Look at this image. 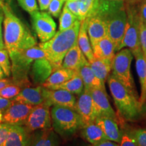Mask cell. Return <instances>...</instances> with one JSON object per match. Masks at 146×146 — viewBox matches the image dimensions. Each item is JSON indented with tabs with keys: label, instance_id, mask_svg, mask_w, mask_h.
<instances>
[{
	"label": "cell",
	"instance_id": "cell-1",
	"mask_svg": "<svg viewBox=\"0 0 146 146\" xmlns=\"http://www.w3.org/2000/svg\"><path fill=\"white\" fill-rule=\"evenodd\" d=\"M4 16V44L9 54L35 46L36 39L30 29L16 16L8 3L0 0Z\"/></svg>",
	"mask_w": 146,
	"mask_h": 146
},
{
	"label": "cell",
	"instance_id": "cell-2",
	"mask_svg": "<svg viewBox=\"0 0 146 146\" xmlns=\"http://www.w3.org/2000/svg\"><path fill=\"white\" fill-rule=\"evenodd\" d=\"M98 7L104 15L107 25L108 36L115 46V51L121 50L125 35L127 15L125 3L123 1L99 0Z\"/></svg>",
	"mask_w": 146,
	"mask_h": 146
},
{
	"label": "cell",
	"instance_id": "cell-3",
	"mask_svg": "<svg viewBox=\"0 0 146 146\" xmlns=\"http://www.w3.org/2000/svg\"><path fill=\"white\" fill-rule=\"evenodd\" d=\"M80 26L81 21L78 20L70 28L59 31L49 41L39 44L46 54V58L52 64L53 70L61 67L66 53L77 42Z\"/></svg>",
	"mask_w": 146,
	"mask_h": 146
},
{
	"label": "cell",
	"instance_id": "cell-4",
	"mask_svg": "<svg viewBox=\"0 0 146 146\" xmlns=\"http://www.w3.org/2000/svg\"><path fill=\"white\" fill-rule=\"evenodd\" d=\"M107 81L119 114L129 121L135 120L140 116L142 110L136 93L128 89L112 74L108 76Z\"/></svg>",
	"mask_w": 146,
	"mask_h": 146
},
{
	"label": "cell",
	"instance_id": "cell-5",
	"mask_svg": "<svg viewBox=\"0 0 146 146\" xmlns=\"http://www.w3.org/2000/svg\"><path fill=\"white\" fill-rule=\"evenodd\" d=\"M11 59V72L14 83L21 87L27 85L28 72L34 61L46 58V54L39 46H34L27 50L16 52L9 54Z\"/></svg>",
	"mask_w": 146,
	"mask_h": 146
},
{
	"label": "cell",
	"instance_id": "cell-6",
	"mask_svg": "<svg viewBox=\"0 0 146 146\" xmlns=\"http://www.w3.org/2000/svg\"><path fill=\"white\" fill-rule=\"evenodd\" d=\"M50 112L54 130L60 135L70 136L83 127L81 118L74 109L54 106Z\"/></svg>",
	"mask_w": 146,
	"mask_h": 146
},
{
	"label": "cell",
	"instance_id": "cell-7",
	"mask_svg": "<svg viewBox=\"0 0 146 146\" xmlns=\"http://www.w3.org/2000/svg\"><path fill=\"white\" fill-rule=\"evenodd\" d=\"M139 3H125L127 21L125 35L121 45V50L125 47H128L131 51L132 54L141 47L139 37L140 26L141 22Z\"/></svg>",
	"mask_w": 146,
	"mask_h": 146
},
{
	"label": "cell",
	"instance_id": "cell-8",
	"mask_svg": "<svg viewBox=\"0 0 146 146\" xmlns=\"http://www.w3.org/2000/svg\"><path fill=\"white\" fill-rule=\"evenodd\" d=\"M133 55L129 48H123L114 55L112 62V74L133 92L135 90L134 81L131 71Z\"/></svg>",
	"mask_w": 146,
	"mask_h": 146
},
{
	"label": "cell",
	"instance_id": "cell-9",
	"mask_svg": "<svg viewBox=\"0 0 146 146\" xmlns=\"http://www.w3.org/2000/svg\"><path fill=\"white\" fill-rule=\"evenodd\" d=\"M85 19L87 21V33L92 47L100 40L108 36L106 22L98 4Z\"/></svg>",
	"mask_w": 146,
	"mask_h": 146
},
{
	"label": "cell",
	"instance_id": "cell-10",
	"mask_svg": "<svg viewBox=\"0 0 146 146\" xmlns=\"http://www.w3.org/2000/svg\"><path fill=\"white\" fill-rule=\"evenodd\" d=\"M50 107L44 103L33 107L25 123L29 133L52 128Z\"/></svg>",
	"mask_w": 146,
	"mask_h": 146
},
{
	"label": "cell",
	"instance_id": "cell-11",
	"mask_svg": "<svg viewBox=\"0 0 146 146\" xmlns=\"http://www.w3.org/2000/svg\"><path fill=\"white\" fill-rule=\"evenodd\" d=\"M31 16L33 27L41 43L52 39L56 33V25L50 14L45 12H36Z\"/></svg>",
	"mask_w": 146,
	"mask_h": 146
},
{
	"label": "cell",
	"instance_id": "cell-12",
	"mask_svg": "<svg viewBox=\"0 0 146 146\" xmlns=\"http://www.w3.org/2000/svg\"><path fill=\"white\" fill-rule=\"evenodd\" d=\"M44 104L49 106L52 105L68 107L75 110L76 100L74 95L63 89H47L43 87Z\"/></svg>",
	"mask_w": 146,
	"mask_h": 146
},
{
	"label": "cell",
	"instance_id": "cell-13",
	"mask_svg": "<svg viewBox=\"0 0 146 146\" xmlns=\"http://www.w3.org/2000/svg\"><path fill=\"white\" fill-rule=\"evenodd\" d=\"M75 110L81 118L83 127L94 123L96 120L94 101L89 89L84 88L76 102Z\"/></svg>",
	"mask_w": 146,
	"mask_h": 146
},
{
	"label": "cell",
	"instance_id": "cell-14",
	"mask_svg": "<svg viewBox=\"0 0 146 146\" xmlns=\"http://www.w3.org/2000/svg\"><path fill=\"white\" fill-rule=\"evenodd\" d=\"M90 91L94 101L96 118L106 116L116 120V115L110 104L105 89H92Z\"/></svg>",
	"mask_w": 146,
	"mask_h": 146
},
{
	"label": "cell",
	"instance_id": "cell-15",
	"mask_svg": "<svg viewBox=\"0 0 146 146\" xmlns=\"http://www.w3.org/2000/svg\"><path fill=\"white\" fill-rule=\"evenodd\" d=\"M33 107L27 104L14 101L3 114L2 122L10 125H20L26 121Z\"/></svg>",
	"mask_w": 146,
	"mask_h": 146
},
{
	"label": "cell",
	"instance_id": "cell-16",
	"mask_svg": "<svg viewBox=\"0 0 146 146\" xmlns=\"http://www.w3.org/2000/svg\"><path fill=\"white\" fill-rule=\"evenodd\" d=\"M94 122L101 128L107 140L120 143L123 132L118 128L116 120L106 116H100L97 117Z\"/></svg>",
	"mask_w": 146,
	"mask_h": 146
},
{
	"label": "cell",
	"instance_id": "cell-17",
	"mask_svg": "<svg viewBox=\"0 0 146 146\" xmlns=\"http://www.w3.org/2000/svg\"><path fill=\"white\" fill-rule=\"evenodd\" d=\"M136 60V70L141 85V96L139 103L143 106L146 102V53L141 47L137 51L133 53Z\"/></svg>",
	"mask_w": 146,
	"mask_h": 146
},
{
	"label": "cell",
	"instance_id": "cell-18",
	"mask_svg": "<svg viewBox=\"0 0 146 146\" xmlns=\"http://www.w3.org/2000/svg\"><path fill=\"white\" fill-rule=\"evenodd\" d=\"M37 131L29 137L27 146H59V138L52 128Z\"/></svg>",
	"mask_w": 146,
	"mask_h": 146
},
{
	"label": "cell",
	"instance_id": "cell-19",
	"mask_svg": "<svg viewBox=\"0 0 146 146\" xmlns=\"http://www.w3.org/2000/svg\"><path fill=\"white\" fill-rule=\"evenodd\" d=\"M43 87L38 86L36 87H25L21 91L19 94L13 100L14 102H22L27 104L37 106L44 103L45 99L43 96Z\"/></svg>",
	"mask_w": 146,
	"mask_h": 146
},
{
	"label": "cell",
	"instance_id": "cell-20",
	"mask_svg": "<svg viewBox=\"0 0 146 146\" xmlns=\"http://www.w3.org/2000/svg\"><path fill=\"white\" fill-rule=\"evenodd\" d=\"M87 62H88V60L82 52L78 43L76 42L66 53L63 59L61 67L72 69L74 70H78Z\"/></svg>",
	"mask_w": 146,
	"mask_h": 146
},
{
	"label": "cell",
	"instance_id": "cell-21",
	"mask_svg": "<svg viewBox=\"0 0 146 146\" xmlns=\"http://www.w3.org/2000/svg\"><path fill=\"white\" fill-rule=\"evenodd\" d=\"M29 137L25 127L20 125H11L3 146H27Z\"/></svg>",
	"mask_w": 146,
	"mask_h": 146
},
{
	"label": "cell",
	"instance_id": "cell-22",
	"mask_svg": "<svg viewBox=\"0 0 146 146\" xmlns=\"http://www.w3.org/2000/svg\"><path fill=\"white\" fill-rule=\"evenodd\" d=\"M52 72V66L47 58L36 60L31 68L32 78L35 83L43 84Z\"/></svg>",
	"mask_w": 146,
	"mask_h": 146
},
{
	"label": "cell",
	"instance_id": "cell-23",
	"mask_svg": "<svg viewBox=\"0 0 146 146\" xmlns=\"http://www.w3.org/2000/svg\"><path fill=\"white\" fill-rule=\"evenodd\" d=\"M94 58L112 62L115 55V46L114 43L108 36L100 40L92 46Z\"/></svg>",
	"mask_w": 146,
	"mask_h": 146
},
{
	"label": "cell",
	"instance_id": "cell-24",
	"mask_svg": "<svg viewBox=\"0 0 146 146\" xmlns=\"http://www.w3.org/2000/svg\"><path fill=\"white\" fill-rule=\"evenodd\" d=\"M76 71L77 70L62 68V67L55 69L46 81L42 84V87L45 89H49L55 85L65 83L70 80L75 74Z\"/></svg>",
	"mask_w": 146,
	"mask_h": 146
},
{
	"label": "cell",
	"instance_id": "cell-25",
	"mask_svg": "<svg viewBox=\"0 0 146 146\" xmlns=\"http://www.w3.org/2000/svg\"><path fill=\"white\" fill-rule=\"evenodd\" d=\"M78 72L83 80L85 89L89 90L96 88L105 89V84L102 83L93 72L89 61L82 66Z\"/></svg>",
	"mask_w": 146,
	"mask_h": 146
},
{
	"label": "cell",
	"instance_id": "cell-26",
	"mask_svg": "<svg viewBox=\"0 0 146 146\" xmlns=\"http://www.w3.org/2000/svg\"><path fill=\"white\" fill-rule=\"evenodd\" d=\"M77 43L80 49L85 56L90 62L94 58L93 49L91 47L90 40L87 33V19L81 21L79 32H78Z\"/></svg>",
	"mask_w": 146,
	"mask_h": 146
},
{
	"label": "cell",
	"instance_id": "cell-27",
	"mask_svg": "<svg viewBox=\"0 0 146 146\" xmlns=\"http://www.w3.org/2000/svg\"><path fill=\"white\" fill-rule=\"evenodd\" d=\"M89 64L96 76L105 84L112 70V62L94 58L89 62Z\"/></svg>",
	"mask_w": 146,
	"mask_h": 146
},
{
	"label": "cell",
	"instance_id": "cell-28",
	"mask_svg": "<svg viewBox=\"0 0 146 146\" xmlns=\"http://www.w3.org/2000/svg\"><path fill=\"white\" fill-rule=\"evenodd\" d=\"M82 133L84 138L92 145L107 140L101 128L95 122L83 127Z\"/></svg>",
	"mask_w": 146,
	"mask_h": 146
},
{
	"label": "cell",
	"instance_id": "cell-29",
	"mask_svg": "<svg viewBox=\"0 0 146 146\" xmlns=\"http://www.w3.org/2000/svg\"><path fill=\"white\" fill-rule=\"evenodd\" d=\"M84 84L83 80L80 76L78 70L76 71L74 76L70 78V80L67 81L65 83H63L60 85H55L47 89H63L69 92L72 93L73 94L79 96L84 90Z\"/></svg>",
	"mask_w": 146,
	"mask_h": 146
},
{
	"label": "cell",
	"instance_id": "cell-30",
	"mask_svg": "<svg viewBox=\"0 0 146 146\" xmlns=\"http://www.w3.org/2000/svg\"><path fill=\"white\" fill-rule=\"evenodd\" d=\"M78 20L77 17L74 15L66 7L64 6L60 18L59 31H62L70 28Z\"/></svg>",
	"mask_w": 146,
	"mask_h": 146
},
{
	"label": "cell",
	"instance_id": "cell-31",
	"mask_svg": "<svg viewBox=\"0 0 146 146\" xmlns=\"http://www.w3.org/2000/svg\"><path fill=\"white\" fill-rule=\"evenodd\" d=\"M21 91V87L10 83L0 89V96L6 99H14L19 94Z\"/></svg>",
	"mask_w": 146,
	"mask_h": 146
},
{
	"label": "cell",
	"instance_id": "cell-32",
	"mask_svg": "<svg viewBox=\"0 0 146 146\" xmlns=\"http://www.w3.org/2000/svg\"><path fill=\"white\" fill-rule=\"evenodd\" d=\"M9 57V53L6 49L0 50V66L7 76H9L11 74V64Z\"/></svg>",
	"mask_w": 146,
	"mask_h": 146
},
{
	"label": "cell",
	"instance_id": "cell-33",
	"mask_svg": "<svg viewBox=\"0 0 146 146\" xmlns=\"http://www.w3.org/2000/svg\"><path fill=\"white\" fill-rule=\"evenodd\" d=\"M17 1L22 8L31 15L38 12L36 0H17Z\"/></svg>",
	"mask_w": 146,
	"mask_h": 146
},
{
	"label": "cell",
	"instance_id": "cell-34",
	"mask_svg": "<svg viewBox=\"0 0 146 146\" xmlns=\"http://www.w3.org/2000/svg\"><path fill=\"white\" fill-rule=\"evenodd\" d=\"M64 0H52L48 7L49 14L58 18L61 12Z\"/></svg>",
	"mask_w": 146,
	"mask_h": 146
},
{
	"label": "cell",
	"instance_id": "cell-35",
	"mask_svg": "<svg viewBox=\"0 0 146 146\" xmlns=\"http://www.w3.org/2000/svg\"><path fill=\"white\" fill-rule=\"evenodd\" d=\"M119 146H137L133 132H123Z\"/></svg>",
	"mask_w": 146,
	"mask_h": 146
},
{
	"label": "cell",
	"instance_id": "cell-36",
	"mask_svg": "<svg viewBox=\"0 0 146 146\" xmlns=\"http://www.w3.org/2000/svg\"><path fill=\"white\" fill-rule=\"evenodd\" d=\"M133 133L137 146H146V129H137Z\"/></svg>",
	"mask_w": 146,
	"mask_h": 146
},
{
	"label": "cell",
	"instance_id": "cell-37",
	"mask_svg": "<svg viewBox=\"0 0 146 146\" xmlns=\"http://www.w3.org/2000/svg\"><path fill=\"white\" fill-rule=\"evenodd\" d=\"M10 124L3 123L0 124V146H3L8 136Z\"/></svg>",
	"mask_w": 146,
	"mask_h": 146
},
{
	"label": "cell",
	"instance_id": "cell-38",
	"mask_svg": "<svg viewBox=\"0 0 146 146\" xmlns=\"http://www.w3.org/2000/svg\"><path fill=\"white\" fill-rule=\"evenodd\" d=\"M65 6L75 15L78 19L79 15V1H66Z\"/></svg>",
	"mask_w": 146,
	"mask_h": 146
},
{
	"label": "cell",
	"instance_id": "cell-39",
	"mask_svg": "<svg viewBox=\"0 0 146 146\" xmlns=\"http://www.w3.org/2000/svg\"><path fill=\"white\" fill-rule=\"evenodd\" d=\"M140 43L142 50L144 52L146 53V25L143 22H141V26H140Z\"/></svg>",
	"mask_w": 146,
	"mask_h": 146
},
{
	"label": "cell",
	"instance_id": "cell-40",
	"mask_svg": "<svg viewBox=\"0 0 146 146\" xmlns=\"http://www.w3.org/2000/svg\"><path fill=\"white\" fill-rule=\"evenodd\" d=\"M14 102L13 100L6 99L0 96V111H5Z\"/></svg>",
	"mask_w": 146,
	"mask_h": 146
},
{
	"label": "cell",
	"instance_id": "cell-41",
	"mask_svg": "<svg viewBox=\"0 0 146 146\" xmlns=\"http://www.w3.org/2000/svg\"><path fill=\"white\" fill-rule=\"evenodd\" d=\"M139 10L141 21L146 25V0H142L140 2Z\"/></svg>",
	"mask_w": 146,
	"mask_h": 146
},
{
	"label": "cell",
	"instance_id": "cell-42",
	"mask_svg": "<svg viewBox=\"0 0 146 146\" xmlns=\"http://www.w3.org/2000/svg\"><path fill=\"white\" fill-rule=\"evenodd\" d=\"M3 18V12L2 9L0 11V50H3L5 49V44L3 43V40L2 37V32H1V24H2Z\"/></svg>",
	"mask_w": 146,
	"mask_h": 146
},
{
	"label": "cell",
	"instance_id": "cell-43",
	"mask_svg": "<svg viewBox=\"0 0 146 146\" xmlns=\"http://www.w3.org/2000/svg\"><path fill=\"white\" fill-rule=\"evenodd\" d=\"M93 146H119V145L116 142L110 141V140H105L96 145H93Z\"/></svg>",
	"mask_w": 146,
	"mask_h": 146
},
{
	"label": "cell",
	"instance_id": "cell-44",
	"mask_svg": "<svg viewBox=\"0 0 146 146\" xmlns=\"http://www.w3.org/2000/svg\"><path fill=\"white\" fill-rule=\"evenodd\" d=\"M38 1H39L40 9H41L42 11H43L47 10V9L48 8L52 0H38Z\"/></svg>",
	"mask_w": 146,
	"mask_h": 146
},
{
	"label": "cell",
	"instance_id": "cell-45",
	"mask_svg": "<svg viewBox=\"0 0 146 146\" xmlns=\"http://www.w3.org/2000/svg\"><path fill=\"white\" fill-rule=\"evenodd\" d=\"M8 84H10V81L8 80L5 79V78H3V79H0V89L3 88V87L6 86Z\"/></svg>",
	"mask_w": 146,
	"mask_h": 146
},
{
	"label": "cell",
	"instance_id": "cell-46",
	"mask_svg": "<svg viewBox=\"0 0 146 146\" xmlns=\"http://www.w3.org/2000/svg\"><path fill=\"white\" fill-rule=\"evenodd\" d=\"M108 1H123L126 4H134L137 3L135 0H108Z\"/></svg>",
	"mask_w": 146,
	"mask_h": 146
},
{
	"label": "cell",
	"instance_id": "cell-47",
	"mask_svg": "<svg viewBox=\"0 0 146 146\" xmlns=\"http://www.w3.org/2000/svg\"><path fill=\"white\" fill-rule=\"evenodd\" d=\"M5 76L4 72H3V69L1 68V67L0 66V79H3V78H4Z\"/></svg>",
	"mask_w": 146,
	"mask_h": 146
},
{
	"label": "cell",
	"instance_id": "cell-48",
	"mask_svg": "<svg viewBox=\"0 0 146 146\" xmlns=\"http://www.w3.org/2000/svg\"><path fill=\"white\" fill-rule=\"evenodd\" d=\"M2 120H3V114H2V112L0 111V123L2 122Z\"/></svg>",
	"mask_w": 146,
	"mask_h": 146
},
{
	"label": "cell",
	"instance_id": "cell-49",
	"mask_svg": "<svg viewBox=\"0 0 146 146\" xmlns=\"http://www.w3.org/2000/svg\"><path fill=\"white\" fill-rule=\"evenodd\" d=\"M141 1H142V0H135V1L137 3H139Z\"/></svg>",
	"mask_w": 146,
	"mask_h": 146
},
{
	"label": "cell",
	"instance_id": "cell-50",
	"mask_svg": "<svg viewBox=\"0 0 146 146\" xmlns=\"http://www.w3.org/2000/svg\"><path fill=\"white\" fill-rule=\"evenodd\" d=\"M64 1H81V0H64Z\"/></svg>",
	"mask_w": 146,
	"mask_h": 146
},
{
	"label": "cell",
	"instance_id": "cell-51",
	"mask_svg": "<svg viewBox=\"0 0 146 146\" xmlns=\"http://www.w3.org/2000/svg\"><path fill=\"white\" fill-rule=\"evenodd\" d=\"M1 10V5H0V11Z\"/></svg>",
	"mask_w": 146,
	"mask_h": 146
},
{
	"label": "cell",
	"instance_id": "cell-52",
	"mask_svg": "<svg viewBox=\"0 0 146 146\" xmlns=\"http://www.w3.org/2000/svg\"><path fill=\"white\" fill-rule=\"evenodd\" d=\"M1 123H0V124H1Z\"/></svg>",
	"mask_w": 146,
	"mask_h": 146
}]
</instances>
